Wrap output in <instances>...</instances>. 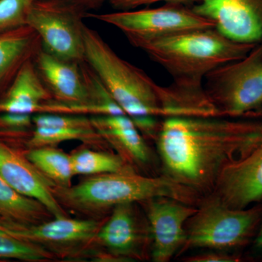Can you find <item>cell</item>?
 <instances>
[{
    "label": "cell",
    "instance_id": "obj_24",
    "mask_svg": "<svg viewBox=\"0 0 262 262\" xmlns=\"http://www.w3.org/2000/svg\"><path fill=\"white\" fill-rule=\"evenodd\" d=\"M34 0H0V34L27 25Z\"/></svg>",
    "mask_w": 262,
    "mask_h": 262
},
{
    "label": "cell",
    "instance_id": "obj_9",
    "mask_svg": "<svg viewBox=\"0 0 262 262\" xmlns=\"http://www.w3.org/2000/svg\"><path fill=\"white\" fill-rule=\"evenodd\" d=\"M104 220L98 219L54 218L37 225L4 222L2 230L39 245L55 255L74 254L94 245L98 229Z\"/></svg>",
    "mask_w": 262,
    "mask_h": 262
},
{
    "label": "cell",
    "instance_id": "obj_8",
    "mask_svg": "<svg viewBox=\"0 0 262 262\" xmlns=\"http://www.w3.org/2000/svg\"><path fill=\"white\" fill-rule=\"evenodd\" d=\"M87 17L118 29L133 46L143 41L187 31L215 28L213 21L198 14L192 7L178 4H165L155 8L117 10L103 14L88 13Z\"/></svg>",
    "mask_w": 262,
    "mask_h": 262
},
{
    "label": "cell",
    "instance_id": "obj_18",
    "mask_svg": "<svg viewBox=\"0 0 262 262\" xmlns=\"http://www.w3.org/2000/svg\"><path fill=\"white\" fill-rule=\"evenodd\" d=\"M34 58L26 62L0 99V113L35 115L53 99L38 74Z\"/></svg>",
    "mask_w": 262,
    "mask_h": 262
},
{
    "label": "cell",
    "instance_id": "obj_12",
    "mask_svg": "<svg viewBox=\"0 0 262 262\" xmlns=\"http://www.w3.org/2000/svg\"><path fill=\"white\" fill-rule=\"evenodd\" d=\"M192 8L234 41L262 42V0H199Z\"/></svg>",
    "mask_w": 262,
    "mask_h": 262
},
{
    "label": "cell",
    "instance_id": "obj_31",
    "mask_svg": "<svg viewBox=\"0 0 262 262\" xmlns=\"http://www.w3.org/2000/svg\"><path fill=\"white\" fill-rule=\"evenodd\" d=\"M0 220H1V219H0Z\"/></svg>",
    "mask_w": 262,
    "mask_h": 262
},
{
    "label": "cell",
    "instance_id": "obj_27",
    "mask_svg": "<svg viewBox=\"0 0 262 262\" xmlns=\"http://www.w3.org/2000/svg\"><path fill=\"white\" fill-rule=\"evenodd\" d=\"M130 118L144 139L149 138L156 140L163 120L160 121V118L153 116H137Z\"/></svg>",
    "mask_w": 262,
    "mask_h": 262
},
{
    "label": "cell",
    "instance_id": "obj_13",
    "mask_svg": "<svg viewBox=\"0 0 262 262\" xmlns=\"http://www.w3.org/2000/svg\"><path fill=\"white\" fill-rule=\"evenodd\" d=\"M125 203L115 206L105 220L95 239L94 244L107 251L113 259H136L144 254L149 232L143 229L134 205Z\"/></svg>",
    "mask_w": 262,
    "mask_h": 262
},
{
    "label": "cell",
    "instance_id": "obj_25",
    "mask_svg": "<svg viewBox=\"0 0 262 262\" xmlns=\"http://www.w3.org/2000/svg\"><path fill=\"white\" fill-rule=\"evenodd\" d=\"M1 134H24L34 127L33 115L13 113H0Z\"/></svg>",
    "mask_w": 262,
    "mask_h": 262
},
{
    "label": "cell",
    "instance_id": "obj_20",
    "mask_svg": "<svg viewBox=\"0 0 262 262\" xmlns=\"http://www.w3.org/2000/svg\"><path fill=\"white\" fill-rule=\"evenodd\" d=\"M52 217L42 203L17 192L0 177L1 220L18 225H32L42 223Z\"/></svg>",
    "mask_w": 262,
    "mask_h": 262
},
{
    "label": "cell",
    "instance_id": "obj_21",
    "mask_svg": "<svg viewBox=\"0 0 262 262\" xmlns=\"http://www.w3.org/2000/svg\"><path fill=\"white\" fill-rule=\"evenodd\" d=\"M25 156L41 173L55 185L68 187L72 185L74 173L70 155L53 146L30 148Z\"/></svg>",
    "mask_w": 262,
    "mask_h": 262
},
{
    "label": "cell",
    "instance_id": "obj_16",
    "mask_svg": "<svg viewBox=\"0 0 262 262\" xmlns=\"http://www.w3.org/2000/svg\"><path fill=\"white\" fill-rule=\"evenodd\" d=\"M29 147L57 145L63 141L79 140L92 146L107 144L85 115L40 113L33 115Z\"/></svg>",
    "mask_w": 262,
    "mask_h": 262
},
{
    "label": "cell",
    "instance_id": "obj_19",
    "mask_svg": "<svg viewBox=\"0 0 262 262\" xmlns=\"http://www.w3.org/2000/svg\"><path fill=\"white\" fill-rule=\"evenodd\" d=\"M40 38L29 25L0 34V96L14 80L22 66L42 48Z\"/></svg>",
    "mask_w": 262,
    "mask_h": 262
},
{
    "label": "cell",
    "instance_id": "obj_2",
    "mask_svg": "<svg viewBox=\"0 0 262 262\" xmlns=\"http://www.w3.org/2000/svg\"><path fill=\"white\" fill-rule=\"evenodd\" d=\"M85 61L127 116L171 118L191 116L196 106V93L173 82L163 86L144 71L122 59L97 32L84 24Z\"/></svg>",
    "mask_w": 262,
    "mask_h": 262
},
{
    "label": "cell",
    "instance_id": "obj_3",
    "mask_svg": "<svg viewBox=\"0 0 262 262\" xmlns=\"http://www.w3.org/2000/svg\"><path fill=\"white\" fill-rule=\"evenodd\" d=\"M53 193L63 208L91 219L106 214L115 206L169 198L194 205L198 193L167 176L148 177L135 170L89 176L76 185L53 186Z\"/></svg>",
    "mask_w": 262,
    "mask_h": 262
},
{
    "label": "cell",
    "instance_id": "obj_5",
    "mask_svg": "<svg viewBox=\"0 0 262 262\" xmlns=\"http://www.w3.org/2000/svg\"><path fill=\"white\" fill-rule=\"evenodd\" d=\"M203 89L222 116L262 119V42L210 72Z\"/></svg>",
    "mask_w": 262,
    "mask_h": 262
},
{
    "label": "cell",
    "instance_id": "obj_30",
    "mask_svg": "<svg viewBox=\"0 0 262 262\" xmlns=\"http://www.w3.org/2000/svg\"><path fill=\"white\" fill-rule=\"evenodd\" d=\"M254 246L255 248L258 250V251H262V225L261 227H260L257 235H256V239H255Z\"/></svg>",
    "mask_w": 262,
    "mask_h": 262
},
{
    "label": "cell",
    "instance_id": "obj_6",
    "mask_svg": "<svg viewBox=\"0 0 262 262\" xmlns=\"http://www.w3.org/2000/svg\"><path fill=\"white\" fill-rule=\"evenodd\" d=\"M261 216V207L237 209L213 196L198 208L188 221L187 238L182 249L227 251L244 246L254 234Z\"/></svg>",
    "mask_w": 262,
    "mask_h": 262
},
{
    "label": "cell",
    "instance_id": "obj_15",
    "mask_svg": "<svg viewBox=\"0 0 262 262\" xmlns=\"http://www.w3.org/2000/svg\"><path fill=\"white\" fill-rule=\"evenodd\" d=\"M215 196L227 206L244 209L262 200V142L247 156L226 168Z\"/></svg>",
    "mask_w": 262,
    "mask_h": 262
},
{
    "label": "cell",
    "instance_id": "obj_29",
    "mask_svg": "<svg viewBox=\"0 0 262 262\" xmlns=\"http://www.w3.org/2000/svg\"><path fill=\"white\" fill-rule=\"evenodd\" d=\"M67 1L75 3L76 4H78L82 6L84 9L88 10L89 8H94L95 6L101 4V3L106 1V0H67Z\"/></svg>",
    "mask_w": 262,
    "mask_h": 262
},
{
    "label": "cell",
    "instance_id": "obj_28",
    "mask_svg": "<svg viewBox=\"0 0 262 262\" xmlns=\"http://www.w3.org/2000/svg\"><path fill=\"white\" fill-rule=\"evenodd\" d=\"M239 261V257L230 254L225 251L211 250L201 254L193 255L185 258L187 262H236Z\"/></svg>",
    "mask_w": 262,
    "mask_h": 262
},
{
    "label": "cell",
    "instance_id": "obj_4",
    "mask_svg": "<svg viewBox=\"0 0 262 262\" xmlns=\"http://www.w3.org/2000/svg\"><path fill=\"white\" fill-rule=\"evenodd\" d=\"M256 45L237 42L218 29L208 28L143 41L134 46L166 71L173 82L202 86L210 72L241 59Z\"/></svg>",
    "mask_w": 262,
    "mask_h": 262
},
{
    "label": "cell",
    "instance_id": "obj_26",
    "mask_svg": "<svg viewBox=\"0 0 262 262\" xmlns=\"http://www.w3.org/2000/svg\"><path fill=\"white\" fill-rule=\"evenodd\" d=\"M198 1L199 0H110V3L117 10H129L159 3L192 7L198 3Z\"/></svg>",
    "mask_w": 262,
    "mask_h": 262
},
{
    "label": "cell",
    "instance_id": "obj_23",
    "mask_svg": "<svg viewBox=\"0 0 262 262\" xmlns=\"http://www.w3.org/2000/svg\"><path fill=\"white\" fill-rule=\"evenodd\" d=\"M55 257L54 253L39 245L0 230V258L42 262L52 261Z\"/></svg>",
    "mask_w": 262,
    "mask_h": 262
},
{
    "label": "cell",
    "instance_id": "obj_11",
    "mask_svg": "<svg viewBox=\"0 0 262 262\" xmlns=\"http://www.w3.org/2000/svg\"><path fill=\"white\" fill-rule=\"evenodd\" d=\"M146 206L155 262H168L184 247L187 222L198 208L169 198H157L143 202Z\"/></svg>",
    "mask_w": 262,
    "mask_h": 262
},
{
    "label": "cell",
    "instance_id": "obj_22",
    "mask_svg": "<svg viewBox=\"0 0 262 262\" xmlns=\"http://www.w3.org/2000/svg\"><path fill=\"white\" fill-rule=\"evenodd\" d=\"M74 175L95 176L134 170L120 155L85 148L70 155Z\"/></svg>",
    "mask_w": 262,
    "mask_h": 262
},
{
    "label": "cell",
    "instance_id": "obj_7",
    "mask_svg": "<svg viewBox=\"0 0 262 262\" xmlns=\"http://www.w3.org/2000/svg\"><path fill=\"white\" fill-rule=\"evenodd\" d=\"M88 12L67 0H35L27 25L37 33L45 51L65 61H85L83 18Z\"/></svg>",
    "mask_w": 262,
    "mask_h": 262
},
{
    "label": "cell",
    "instance_id": "obj_14",
    "mask_svg": "<svg viewBox=\"0 0 262 262\" xmlns=\"http://www.w3.org/2000/svg\"><path fill=\"white\" fill-rule=\"evenodd\" d=\"M0 177L17 192L42 203L54 218L67 216L53 193L55 186L28 159L0 140Z\"/></svg>",
    "mask_w": 262,
    "mask_h": 262
},
{
    "label": "cell",
    "instance_id": "obj_10",
    "mask_svg": "<svg viewBox=\"0 0 262 262\" xmlns=\"http://www.w3.org/2000/svg\"><path fill=\"white\" fill-rule=\"evenodd\" d=\"M33 60L53 99L67 105L71 115H101L81 63L57 58L42 47Z\"/></svg>",
    "mask_w": 262,
    "mask_h": 262
},
{
    "label": "cell",
    "instance_id": "obj_17",
    "mask_svg": "<svg viewBox=\"0 0 262 262\" xmlns=\"http://www.w3.org/2000/svg\"><path fill=\"white\" fill-rule=\"evenodd\" d=\"M91 119L103 140L133 168L144 167L151 162L149 146L130 117L126 115H97Z\"/></svg>",
    "mask_w": 262,
    "mask_h": 262
},
{
    "label": "cell",
    "instance_id": "obj_1",
    "mask_svg": "<svg viewBox=\"0 0 262 262\" xmlns=\"http://www.w3.org/2000/svg\"><path fill=\"white\" fill-rule=\"evenodd\" d=\"M164 175L193 191L214 189L221 174L262 142V120L227 117L165 119L156 139Z\"/></svg>",
    "mask_w": 262,
    "mask_h": 262
}]
</instances>
